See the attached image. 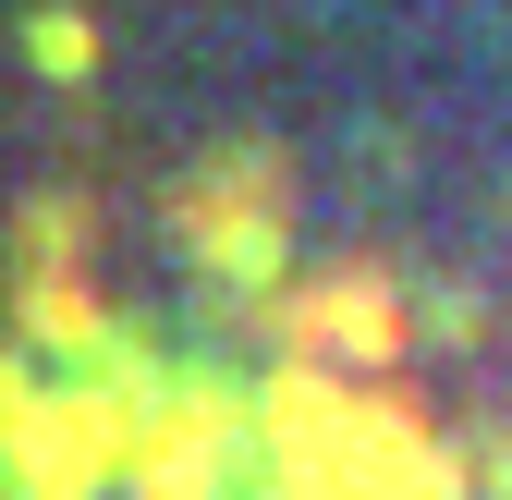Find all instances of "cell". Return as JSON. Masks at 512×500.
Returning <instances> with one entry per match:
<instances>
[{
    "instance_id": "1",
    "label": "cell",
    "mask_w": 512,
    "mask_h": 500,
    "mask_svg": "<svg viewBox=\"0 0 512 500\" xmlns=\"http://www.w3.org/2000/svg\"><path fill=\"white\" fill-rule=\"evenodd\" d=\"M281 500H464V464L391 391H330V366H281L256 403Z\"/></svg>"
},
{
    "instance_id": "2",
    "label": "cell",
    "mask_w": 512,
    "mask_h": 500,
    "mask_svg": "<svg viewBox=\"0 0 512 500\" xmlns=\"http://www.w3.org/2000/svg\"><path fill=\"white\" fill-rule=\"evenodd\" d=\"M110 464H135V403L122 391H49L37 403V379H13V476H25V500H86Z\"/></svg>"
},
{
    "instance_id": "3",
    "label": "cell",
    "mask_w": 512,
    "mask_h": 500,
    "mask_svg": "<svg viewBox=\"0 0 512 500\" xmlns=\"http://www.w3.org/2000/svg\"><path fill=\"white\" fill-rule=\"evenodd\" d=\"M256 452V415L232 391H183V403H147L135 415V500H220V476Z\"/></svg>"
},
{
    "instance_id": "4",
    "label": "cell",
    "mask_w": 512,
    "mask_h": 500,
    "mask_svg": "<svg viewBox=\"0 0 512 500\" xmlns=\"http://www.w3.org/2000/svg\"><path fill=\"white\" fill-rule=\"evenodd\" d=\"M403 366V293L391 269H342V281H317L293 318H281V366Z\"/></svg>"
},
{
    "instance_id": "5",
    "label": "cell",
    "mask_w": 512,
    "mask_h": 500,
    "mask_svg": "<svg viewBox=\"0 0 512 500\" xmlns=\"http://www.w3.org/2000/svg\"><path fill=\"white\" fill-rule=\"evenodd\" d=\"M196 244H208V269H220V281H269V269H281V208H244V220L208 208Z\"/></svg>"
},
{
    "instance_id": "6",
    "label": "cell",
    "mask_w": 512,
    "mask_h": 500,
    "mask_svg": "<svg viewBox=\"0 0 512 500\" xmlns=\"http://www.w3.org/2000/svg\"><path fill=\"white\" fill-rule=\"evenodd\" d=\"M25 318H37L49 342H98V305H86V281H25Z\"/></svg>"
},
{
    "instance_id": "7",
    "label": "cell",
    "mask_w": 512,
    "mask_h": 500,
    "mask_svg": "<svg viewBox=\"0 0 512 500\" xmlns=\"http://www.w3.org/2000/svg\"><path fill=\"white\" fill-rule=\"evenodd\" d=\"M37 61H49L61 86H74L86 61H98V37H86V13H37Z\"/></svg>"
}]
</instances>
